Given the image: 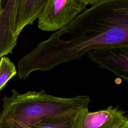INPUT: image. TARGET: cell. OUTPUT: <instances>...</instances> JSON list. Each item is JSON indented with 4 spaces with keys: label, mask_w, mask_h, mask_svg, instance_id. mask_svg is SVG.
I'll return each instance as SVG.
<instances>
[{
    "label": "cell",
    "mask_w": 128,
    "mask_h": 128,
    "mask_svg": "<svg viewBox=\"0 0 128 128\" xmlns=\"http://www.w3.org/2000/svg\"><path fill=\"white\" fill-rule=\"evenodd\" d=\"M128 120L122 110L112 106L94 112L87 108L76 116L73 128H119Z\"/></svg>",
    "instance_id": "cell-5"
},
{
    "label": "cell",
    "mask_w": 128,
    "mask_h": 128,
    "mask_svg": "<svg viewBox=\"0 0 128 128\" xmlns=\"http://www.w3.org/2000/svg\"><path fill=\"white\" fill-rule=\"evenodd\" d=\"M119 128H128V120Z\"/></svg>",
    "instance_id": "cell-10"
},
{
    "label": "cell",
    "mask_w": 128,
    "mask_h": 128,
    "mask_svg": "<svg viewBox=\"0 0 128 128\" xmlns=\"http://www.w3.org/2000/svg\"><path fill=\"white\" fill-rule=\"evenodd\" d=\"M91 61L128 82V45L104 48L87 53Z\"/></svg>",
    "instance_id": "cell-4"
},
{
    "label": "cell",
    "mask_w": 128,
    "mask_h": 128,
    "mask_svg": "<svg viewBox=\"0 0 128 128\" xmlns=\"http://www.w3.org/2000/svg\"><path fill=\"white\" fill-rule=\"evenodd\" d=\"M48 0H18L16 34L18 36L24 27L38 18Z\"/></svg>",
    "instance_id": "cell-7"
},
{
    "label": "cell",
    "mask_w": 128,
    "mask_h": 128,
    "mask_svg": "<svg viewBox=\"0 0 128 128\" xmlns=\"http://www.w3.org/2000/svg\"><path fill=\"white\" fill-rule=\"evenodd\" d=\"M2 101L0 128H28L50 118L76 116L88 108L90 100L86 95L66 98L48 94L44 90L20 94L12 89L11 96Z\"/></svg>",
    "instance_id": "cell-2"
},
{
    "label": "cell",
    "mask_w": 128,
    "mask_h": 128,
    "mask_svg": "<svg viewBox=\"0 0 128 128\" xmlns=\"http://www.w3.org/2000/svg\"><path fill=\"white\" fill-rule=\"evenodd\" d=\"M76 117L62 116L50 118L28 128H73Z\"/></svg>",
    "instance_id": "cell-8"
},
{
    "label": "cell",
    "mask_w": 128,
    "mask_h": 128,
    "mask_svg": "<svg viewBox=\"0 0 128 128\" xmlns=\"http://www.w3.org/2000/svg\"><path fill=\"white\" fill-rule=\"evenodd\" d=\"M2 12V0H0V15Z\"/></svg>",
    "instance_id": "cell-11"
},
{
    "label": "cell",
    "mask_w": 128,
    "mask_h": 128,
    "mask_svg": "<svg viewBox=\"0 0 128 128\" xmlns=\"http://www.w3.org/2000/svg\"><path fill=\"white\" fill-rule=\"evenodd\" d=\"M128 45V0H96L74 20L21 59L28 74L80 60L92 50Z\"/></svg>",
    "instance_id": "cell-1"
},
{
    "label": "cell",
    "mask_w": 128,
    "mask_h": 128,
    "mask_svg": "<svg viewBox=\"0 0 128 128\" xmlns=\"http://www.w3.org/2000/svg\"><path fill=\"white\" fill-rule=\"evenodd\" d=\"M96 0H48L38 18L39 29L57 32L65 28Z\"/></svg>",
    "instance_id": "cell-3"
},
{
    "label": "cell",
    "mask_w": 128,
    "mask_h": 128,
    "mask_svg": "<svg viewBox=\"0 0 128 128\" xmlns=\"http://www.w3.org/2000/svg\"><path fill=\"white\" fill-rule=\"evenodd\" d=\"M16 74L17 70L14 62L7 56L2 57L0 60V92Z\"/></svg>",
    "instance_id": "cell-9"
},
{
    "label": "cell",
    "mask_w": 128,
    "mask_h": 128,
    "mask_svg": "<svg viewBox=\"0 0 128 128\" xmlns=\"http://www.w3.org/2000/svg\"><path fill=\"white\" fill-rule=\"evenodd\" d=\"M2 12L0 15V58L12 52L18 36L16 34L18 0H2Z\"/></svg>",
    "instance_id": "cell-6"
}]
</instances>
